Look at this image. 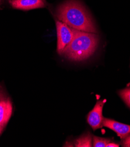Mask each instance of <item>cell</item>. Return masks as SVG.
Instances as JSON below:
<instances>
[{
	"label": "cell",
	"instance_id": "cell-1",
	"mask_svg": "<svg viewBox=\"0 0 130 147\" xmlns=\"http://www.w3.org/2000/svg\"><path fill=\"white\" fill-rule=\"evenodd\" d=\"M56 17L60 21L76 30L97 32L90 13L77 0H69L60 5L56 10Z\"/></svg>",
	"mask_w": 130,
	"mask_h": 147
},
{
	"label": "cell",
	"instance_id": "cell-2",
	"mask_svg": "<svg viewBox=\"0 0 130 147\" xmlns=\"http://www.w3.org/2000/svg\"><path fill=\"white\" fill-rule=\"evenodd\" d=\"M99 42L97 34L75 30L71 42L65 48L62 55L68 59L80 62L88 59L96 51Z\"/></svg>",
	"mask_w": 130,
	"mask_h": 147
},
{
	"label": "cell",
	"instance_id": "cell-3",
	"mask_svg": "<svg viewBox=\"0 0 130 147\" xmlns=\"http://www.w3.org/2000/svg\"><path fill=\"white\" fill-rule=\"evenodd\" d=\"M56 26L57 36V51L62 55L65 48L73 40L76 29L71 28L60 21H56Z\"/></svg>",
	"mask_w": 130,
	"mask_h": 147
},
{
	"label": "cell",
	"instance_id": "cell-4",
	"mask_svg": "<svg viewBox=\"0 0 130 147\" xmlns=\"http://www.w3.org/2000/svg\"><path fill=\"white\" fill-rule=\"evenodd\" d=\"M104 101L98 100L93 110L89 113L87 120L93 130H96L103 127V110Z\"/></svg>",
	"mask_w": 130,
	"mask_h": 147
},
{
	"label": "cell",
	"instance_id": "cell-5",
	"mask_svg": "<svg viewBox=\"0 0 130 147\" xmlns=\"http://www.w3.org/2000/svg\"><path fill=\"white\" fill-rule=\"evenodd\" d=\"M103 126L114 131L121 140L124 139L130 134L129 125L125 124L106 117H103Z\"/></svg>",
	"mask_w": 130,
	"mask_h": 147
},
{
	"label": "cell",
	"instance_id": "cell-6",
	"mask_svg": "<svg viewBox=\"0 0 130 147\" xmlns=\"http://www.w3.org/2000/svg\"><path fill=\"white\" fill-rule=\"evenodd\" d=\"M45 0H12L11 5L16 9L30 10L45 7Z\"/></svg>",
	"mask_w": 130,
	"mask_h": 147
},
{
	"label": "cell",
	"instance_id": "cell-7",
	"mask_svg": "<svg viewBox=\"0 0 130 147\" xmlns=\"http://www.w3.org/2000/svg\"><path fill=\"white\" fill-rule=\"evenodd\" d=\"M12 113V106L9 100H0V126L4 127Z\"/></svg>",
	"mask_w": 130,
	"mask_h": 147
},
{
	"label": "cell",
	"instance_id": "cell-8",
	"mask_svg": "<svg viewBox=\"0 0 130 147\" xmlns=\"http://www.w3.org/2000/svg\"><path fill=\"white\" fill-rule=\"evenodd\" d=\"M75 146L76 147L93 146V136L90 133L83 134L75 140Z\"/></svg>",
	"mask_w": 130,
	"mask_h": 147
},
{
	"label": "cell",
	"instance_id": "cell-9",
	"mask_svg": "<svg viewBox=\"0 0 130 147\" xmlns=\"http://www.w3.org/2000/svg\"><path fill=\"white\" fill-rule=\"evenodd\" d=\"M111 141V140L109 138L93 136V146L94 147H106L107 144Z\"/></svg>",
	"mask_w": 130,
	"mask_h": 147
},
{
	"label": "cell",
	"instance_id": "cell-10",
	"mask_svg": "<svg viewBox=\"0 0 130 147\" xmlns=\"http://www.w3.org/2000/svg\"><path fill=\"white\" fill-rule=\"evenodd\" d=\"M118 93L127 106L130 109V87L125 88L120 90Z\"/></svg>",
	"mask_w": 130,
	"mask_h": 147
},
{
	"label": "cell",
	"instance_id": "cell-11",
	"mask_svg": "<svg viewBox=\"0 0 130 147\" xmlns=\"http://www.w3.org/2000/svg\"><path fill=\"white\" fill-rule=\"evenodd\" d=\"M121 140V145L123 146L130 147V134Z\"/></svg>",
	"mask_w": 130,
	"mask_h": 147
},
{
	"label": "cell",
	"instance_id": "cell-12",
	"mask_svg": "<svg viewBox=\"0 0 130 147\" xmlns=\"http://www.w3.org/2000/svg\"><path fill=\"white\" fill-rule=\"evenodd\" d=\"M120 145L117 143H115L114 141H111L106 145V147H119Z\"/></svg>",
	"mask_w": 130,
	"mask_h": 147
},
{
	"label": "cell",
	"instance_id": "cell-13",
	"mask_svg": "<svg viewBox=\"0 0 130 147\" xmlns=\"http://www.w3.org/2000/svg\"><path fill=\"white\" fill-rule=\"evenodd\" d=\"M4 94L2 93L1 90H0V100H4Z\"/></svg>",
	"mask_w": 130,
	"mask_h": 147
},
{
	"label": "cell",
	"instance_id": "cell-14",
	"mask_svg": "<svg viewBox=\"0 0 130 147\" xmlns=\"http://www.w3.org/2000/svg\"><path fill=\"white\" fill-rule=\"evenodd\" d=\"M3 129V127H2L1 126H0V134L1 133V132H2Z\"/></svg>",
	"mask_w": 130,
	"mask_h": 147
},
{
	"label": "cell",
	"instance_id": "cell-15",
	"mask_svg": "<svg viewBox=\"0 0 130 147\" xmlns=\"http://www.w3.org/2000/svg\"><path fill=\"white\" fill-rule=\"evenodd\" d=\"M9 1H12V0H9Z\"/></svg>",
	"mask_w": 130,
	"mask_h": 147
},
{
	"label": "cell",
	"instance_id": "cell-16",
	"mask_svg": "<svg viewBox=\"0 0 130 147\" xmlns=\"http://www.w3.org/2000/svg\"><path fill=\"white\" fill-rule=\"evenodd\" d=\"M1 0H0V2H1Z\"/></svg>",
	"mask_w": 130,
	"mask_h": 147
}]
</instances>
